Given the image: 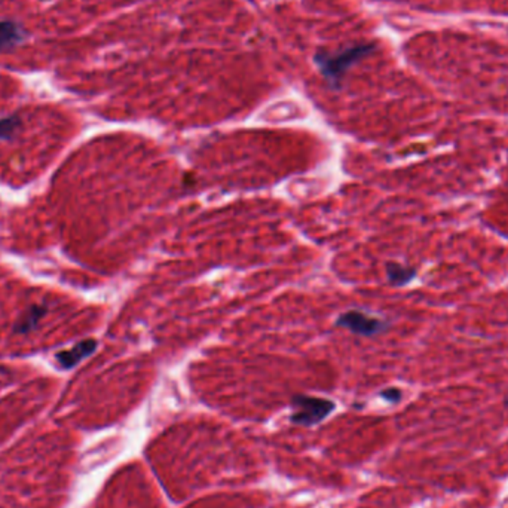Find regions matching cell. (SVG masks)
<instances>
[{"mask_svg":"<svg viewBox=\"0 0 508 508\" xmlns=\"http://www.w3.org/2000/svg\"><path fill=\"white\" fill-rule=\"evenodd\" d=\"M373 49H375L373 43H360L338 54H329L326 51L317 52L316 57H313V61L317 63L322 76L327 79L329 84L338 88L340 87V82L344 79L345 73L349 70V67L354 66L357 61L366 57V55L371 54Z\"/></svg>","mask_w":508,"mask_h":508,"instance_id":"6da1fadb","label":"cell"},{"mask_svg":"<svg viewBox=\"0 0 508 508\" xmlns=\"http://www.w3.org/2000/svg\"><path fill=\"white\" fill-rule=\"evenodd\" d=\"M291 404L294 408L291 422L303 425V427H311V425L320 423L335 410L333 401L309 395H294Z\"/></svg>","mask_w":508,"mask_h":508,"instance_id":"7a4b0ae2","label":"cell"},{"mask_svg":"<svg viewBox=\"0 0 508 508\" xmlns=\"http://www.w3.org/2000/svg\"><path fill=\"white\" fill-rule=\"evenodd\" d=\"M336 326L353 331L354 335L376 336L384 333L388 329V322L381 318L367 316L362 311H348L338 317Z\"/></svg>","mask_w":508,"mask_h":508,"instance_id":"3957f363","label":"cell"},{"mask_svg":"<svg viewBox=\"0 0 508 508\" xmlns=\"http://www.w3.org/2000/svg\"><path fill=\"white\" fill-rule=\"evenodd\" d=\"M97 348V342L92 340V339H87V340H82L79 342V344H76L73 348L67 349V351H61V353L57 354V360L58 363L66 367V368H70V367H75L78 363H80L82 360L89 357L92 353H94Z\"/></svg>","mask_w":508,"mask_h":508,"instance_id":"277c9868","label":"cell"},{"mask_svg":"<svg viewBox=\"0 0 508 508\" xmlns=\"http://www.w3.org/2000/svg\"><path fill=\"white\" fill-rule=\"evenodd\" d=\"M25 39V33L21 25L14 21L0 20V52H6L16 48Z\"/></svg>","mask_w":508,"mask_h":508,"instance_id":"5b68a950","label":"cell"},{"mask_svg":"<svg viewBox=\"0 0 508 508\" xmlns=\"http://www.w3.org/2000/svg\"><path fill=\"white\" fill-rule=\"evenodd\" d=\"M385 272L388 283H390L393 287H404V285L412 283L418 274L415 267L404 266L397 262H388L385 265Z\"/></svg>","mask_w":508,"mask_h":508,"instance_id":"8992f818","label":"cell"},{"mask_svg":"<svg viewBox=\"0 0 508 508\" xmlns=\"http://www.w3.org/2000/svg\"><path fill=\"white\" fill-rule=\"evenodd\" d=\"M46 313V308L42 307V305H34V307H32L30 309H27L20 321H16L15 324V331L16 333H30L32 330H34V327L39 324V322L42 321V318L45 317Z\"/></svg>","mask_w":508,"mask_h":508,"instance_id":"52a82bcc","label":"cell"},{"mask_svg":"<svg viewBox=\"0 0 508 508\" xmlns=\"http://www.w3.org/2000/svg\"><path fill=\"white\" fill-rule=\"evenodd\" d=\"M20 126L21 121L16 116L2 118L0 119V138H2V140H9V138L16 134Z\"/></svg>","mask_w":508,"mask_h":508,"instance_id":"ba28073f","label":"cell"},{"mask_svg":"<svg viewBox=\"0 0 508 508\" xmlns=\"http://www.w3.org/2000/svg\"><path fill=\"white\" fill-rule=\"evenodd\" d=\"M381 395L388 401L397 403V401H400V399H401V391L397 390V388H388V390L381 393Z\"/></svg>","mask_w":508,"mask_h":508,"instance_id":"9c48e42d","label":"cell"}]
</instances>
